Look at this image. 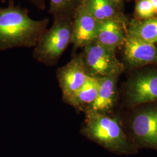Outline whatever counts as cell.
<instances>
[{
    "label": "cell",
    "mask_w": 157,
    "mask_h": 157,
    "mask_svg": "<svg viewBox=\"0 0 157 157\" xmlns=\"http://www.w3.org/2000/svg\"><path fill=\"white\" fill-rule=\"evenodd\" d=\"M50 20H34L26 9L10 4L0 8V51L34 47L47 29Z\"/></svg>",
    "instance_id": "cell-1"
},
{
    "label": "cell",
    "mask_w": 157,
    "mask_h": 157,
    "mask_svg": "<svg viewBox=\"0 0 157 157\" xmlns=\"http://www.w3.org/2000/svg\"><path fill=\"white\" fill-rule=\"evenodd\" d=\"M85 113L81 133L109 151L119 155H133L138 148L124 133L120 123L107 114L91 110Z\"/></svg>",
    "instance_id": "cell-2"
},
{
    "label": "cell",
    "mask_w": 157,
    "mask_h": 157,
    "mask_svg": "<svg viewBox=\"0 0 157 157\" xmlns=\"http://www.w3.org/2000/svg\"><path fill=\"white\" fill-rule=\"evenodd\" d=\"M54 19L50 28L42 34L33 51L34 58L47 66L55 65L72 44L73 19L60 17Z\"/></svg>",
    "instance_id": "cell-3"
},
{
    "label": "cell",
    "mask_w": 157,
    "mask_h": 157,
    "mask_svg": "<svg viewBox=\"0 0 157 157\" xmlns=\"http://www.w3.org/2000/svg\"><path fill=\"white\" fill-rule=\"evenodd\" d=\"M115 52L96 41L84 47L80 56L88 75L95 78L119 76L124 72V67L118 60Z\"/></svg>",
    "instance_id": "cell-4"
},
{
    "label": "cell",
    "mask_w": 157,
    "mask_h": 157,
    "mask_svg": "<svg viewBox=\"0 0 157 157\" xmlns=\"http://www.w3.org/2000/svg\"><path fill=\"white\" fill-rule=\"evenodd\" d=\"M130 140L138 149L157 151V102L137 109L130 120Z\"/></svg>",
    "instance_id": "cell-5"
},
{
    "label": "cell",
    "mask_w": 157,
    "mask_h": 157,
    "mask_svg": "<svg viewBox=\"0 0 157 157\" xmlns=\"http://www.w3.org/2000/svg\"><path fill=\"white\" fill-rule=\"evenodd\" d=\"M125 95L133 107L157 102V70H144L132 76L125 85Z\"/></svg>",
    "instance_id": "cell-6"
},
{
    "label": "cell",
    "mask_w": 157,
    "mask_h": 157,
    "mask_svg": "<svg viewBox=\"0 0 157 157\" xmlns=\"http://www.w3.org/2000/svg\"><path fill=\"white\" fill-rule=\"evenodd\" d=\"M89 77L80 54L73 56L64 66L59 67L56 71V78L62 91L63 100L78 90Z\"/></svg>",
    "instance_id": "cell-7"
},
{
    "label": "cell",
    "mask_w": 157,
    "mask_h": 157,
    "mask_svg": "<svg viewBox=\"0 0 157 157\" xmlns=\"http://www.w3.org/2000/svg\"><path fill=\"white\" fill-rule=\"evenodd\" d=\"M123 46L124 60L131 68L157 64V45L138 39L128 34Z\"/></svg>",
    "instance_id": "cell-8"
},
{
    "label": "cell",
    "mask_w": 157,
    "mask_h": 157,
    "mask_svg": "<svg viewBox=\"0 0 157 157\" xmlns=\"http://www.w3.org/2000/svg\"><path fill=\"white\" fill-rule=\"evenodd\" d=\"M98 25L99 22L82 5L73 18L72 44L74 48H83L96 41Z\"/></svg>",
    "instance_id": "cell-9"
},
{
    "label": "cell",
    "mask_w": 157,
    "mask_h": 157,
    "mask_svg": "<svg viewBox=\"0 0 157 157\" xmlns=\"http://www.w3.org/2000/svg\"><path fill=\"white\" fill-rule=\"evenodd\" d=\"M128 29L124 17L99 22L96 41L109 49L116 51L124 45Z\"/></svg>",
    "instance_id": "cell-10"
},
{
    "label": "cell",
    "mask_w": 157,
    "mask_h": 157,
    "mask_svg": "<svg viewBox=\"0 0 157 157\" xmlns=\"http://www.w3.org/2000/svg\"><path fill=\"white\" fill-rule=\"evenodd\" d=\"M118 77L109 76L98 78L99 87L97 95L95 100L86 111L91 110L107 114L112 110L117 101Z\"/></svg>",
    "instance_id": "cell-11"
},
{
    "label": "cell",
    "mask_w": 157,
    "mask_h": 157,
    "mask_svg": "<svg viewBox=\"0 0 157 157\" xmlns=\"http://www.w3.org/2000/svg\"><path fill=\"white\" fill-rule=\"evenodd\" d=\"M99 87L98 78L90 76L78 90L63 101L76 110L84 112L95 100Z\"/></svg>",
    "instance_id": "cell-12"
},
{
    "label": "cell",
    "mask_w": 157,
    "mask_h": 157,
    "mask_svg": "<svg viewBox=\"0 0 157 157\" xmlns=\"http://www.w3.org/2000/svg\"><path fill=\"white\" fill-rule=\"evenodd\" d=\"M120 4L113 0H84L82 6L100 22L123 17L120 12Z\"/></svg>",
    "instance_id": "cell-13"
},
{
    "label": "cell",
    "mask_w": 157,
    "mask_h": 157,
    "mask_svg": "<svg viewBox=\"0 0 157 157\" xmlns=\"http://www.w3.org/2000/svg\"><path fill=\"white\" fill-rule=\"evenodd\" d=\"M128 34L138 39L157 44V16L144 20H133L128 29Z\"/></svg>",
    "instance_id": "cell-14"
},
{
    "label": "cell",
    "mask_w": 157,
    "mask_h": 157,
    "mask_svg": "<svg viewBox=\"0 0 157 157\" xmlns=\"http://www.w3.org/2000/svg\"><path fill=\"white\" fill-rule=\"evenodd\" d=\"M84 0H50L48 12L54 19L67 17L73 19Z\"/></svg>",
    "instance_id": "cell-15"
},
{
    "label": "cell",
    "mask_w": 157,
    "mask_h": 157,
    "mask_svg": "<svg viewBox=\"0 0 157 157\" xmlns=\"http://www.w3.org/2000/svg\"><path fill=\"white\" fill-rule=\"evenodd\" d=\"M135 14L139 20L157 17V13L150 0H137L135 6Z\"/></svg>",
    "instance_id": "cell-16"
},
{
    "label": "cell",
    "mask_w": 157,
    "mask_h": 157,
    "mask_svg": "<svg viewBox=\"0 0 157 157\" xmlns=\"http://www.w3.org/2000/svg\"><path fill=\"white\" fill-rule=\"evenodd\" d=\"M6 1H12V0H2V1L5 2ZM30 1L34 6L38 9L44 10L45 9V4L44 0H29Z\"/></svg>",
    "instance_id": "cell-17"
},
{
    "label": "cell",
    "mask_w": 157,
    "mask_h": 157,
    "mask_svg": "<svg viewBox=\"0 0 157 157\" xmlns=\"http://www.w3.org/2000/svg\"><path fill=\"white\" fill-rule=\"evenodd\" d=\"M150 1L157 13V0H150Z\"/></svg>",
    "instance_id": "cell-18"
},
{
    "label": "cell",
    "mask_w": 157,
    "mask_h": 157,
    "mask_svg": "<svg viewBox=\"0 0 157 157\" xmlns=\"http://www.w3.org/2000/svg\"><path fill=\"white\" fill-rule=\"evenodd\" d=\"M113 1H115L117 2H119V3H121V1H122V0H113Z\"/></svg>",
    "instance_id": "cell-19"
}]
</instances>
